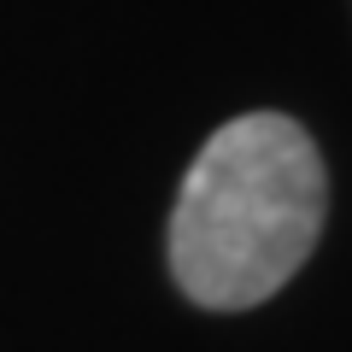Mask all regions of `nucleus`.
Returning a JSON list of instances; mask_svg holds the SVG:
<instances>
[{
	"label": "nucleus",
	"instance_id": "1",
	"mask_svg": "<svg viewBox=\"0 0 352 352\" xmlns=\"http://www.w3.org/2000/svg\"><path fill=\"white\" fill-rule=\"evenodd\" d=\"M329 212L323 153L294 118L223 124L182 176L170 212V276L206 311L270 300L311 258Z\"/></svg>",
	"mask_w": 352,
	"mask_h": 352
}]
</instances>
